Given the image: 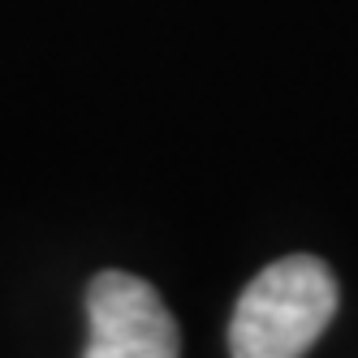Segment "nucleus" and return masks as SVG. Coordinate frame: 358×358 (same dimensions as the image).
<instances>
[{
    "instance_id": "nucleus-1",
    "label": "nucleus",
    "mask_w": 358,
    "mask_h": 358,
    "mask_svg": "<svg viewBox=\"0 0 358 358\" xmlns=\"http://www.w3.org/2000/svg\"><path fill=\"white\" fill-rule=\"evenodd\" d=\"M337 315V280L315 255H285L242 289L229 320L234 358H302Z\"/></svg>"
},
{
    "instance_id": "nucleus-2",
    "label": "nucleus",
    "mask_w": 358,
    "mask_h": 358,
    "mask_svg": "<svg viewBox=\"0 0 358 358\" xmlns=\"http://www.w3.org/2000/svg\"><path fill=\"white\" fill-rule=\"evenodd\" d=\"M91 337L83 358H177V324L156 285L130 272H99L87 289Z\"/></svg>"
}]
</instances>
